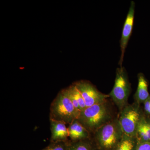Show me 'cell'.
I'll use <instances>...</instances> for the list:
<instances>
[{"label":"cell","mask_w":150,"mask_h":150,"mask_svg":"<svg viewBox=\"0 0 150 150\" xmlns=\"http://www.w3.org/2000/svg\"><path fill=\"white\" fill-rule=\"evenodd\" d=\"M113 119L111 109L107 101L86 108L81 111L77 120L93 135Z\"/></svg>","instance_id":"obj_1"},{"label":"cell","mask_w":150,"mask_h":150,"mask_svg":"<svg viewBox=\"0 0 150 150\" xmlns=\"http://www.w3.org/2000/svg\"><path fill=\"white\" fill-rule=\"evenodd\" d=\"M123 134L118 118H115L97 130L91 138L98 150H113Z\"/></svg>","instance_id":"obj_2"},{"label":"cell","mask_w":150,"mask_h":150,"mask_svg":"<svg viewBox=\"0 0 150 150\" xmlns=\"http://www.w3.org/2000/svg\"><path fill=\"white\" fill-rule=\"evenodd\" d=\"M80 112L62 89L51 103L49 119L69 125L78 119Z\"/></svg>","instance_id":"obj_3"},{"label":"cell","mask_w":150,"mask_h":150,"mask_svg":"<svg viewBox=\"0 0 150 150\" xmlns=\"http://www.w3.org/2000/svg\"><path fill=\"white\" fill-rule=\"evenodd\" d=\"M131 89L126 69L123 67L118 68L114 86L109 96L120 111L128 104Z\"/></svg>","instance_id":"obj_4"},{"label":"cell","mask_w":150,"mask_h":150,"mask_svg":"<svg viewBox=\"0 0 150 150\" xmlns=\"http://www.w3.org/2000/svg\"><path fill=\"white\" fill-rule=\"evenodd\" d=\"M120 111L118 119L123 134L135 137L137 126L143 114L140 104L136 102L128 104Z\"/></svg>","instance_id":"obj_5"},{"label":"cell","mask_w":150,"mask_h":150,"mask_svg":"<svg viewBox=\"0 0 150 150\" xmlns=\"http://www.w3.org/2000/svg\"><path fill=\"white\" fill-rule=\"evenodd\" d=\"M74 83L83 98L86 107L106 102L110 97L98 90L88 81H78Z\"/></svg>","instance_id":"obj_6"},{"label":"cell","mask_w":150,"mask_h":150,"mask_svg":"<svg viewBox=\"0 0 150 150\" xmlns=\"http://www.w3.org/2000/svg\"><path fill=\"white\" fill-rule=\"evenodd\" d=\"M135 8V3L133 1H132L131 3V5H130V7L129 8L126 20L124 23V25H123L122 35H121V41H120V46H121V58L119 63L120 67H122V65L124 54H125L127 44L131 37L132 30H133Z\"/></svg>","instance_id":"obj_7"},{"label":"cell","mask_w":150,"mask_h":150,"mask_svg":"<svg viewBox=\"0 0 150 150\" xmlns=\"http://www.w3.org/2000/svg\"><path fill=\"white\" fill-rule=\"evenodd\" d=\"M51 137L50 142H68L69 140L67 124L50 120Z\"/></svg>","instance_id":"obj_8"},{"label":"cell","mask_w":150,"mask_h":150,"mask_svg":"<svg viewBox=\"0 0 150 150\" xmlns=\"http://www.w3.org/2000/svg\"><path fill=\"white\" fill-rule=\"evenodd\" d=\"M69 137L71 142H77L91 138L92 135L76 119L68 127Z\"/></svg>","instance_id":"obj_9"},{"label":"cell","mask_w":150,"mask_h":150,"mask_svg":"<svg viewBox=\"0 0 150 150\" xmlns=\"http://www.w3.org/2000/svg\"><path fill=\"white\" fill-rule=\"evenodd\" d=\"M135 137L137 143L150 142V118L144 113L137 126Z\"/></svg>","instance_id":"obj_10"},{"label":"cell","mask_w":150,"mask_h":150,"mask_svg":"<svg viewBox=\"0 0 150 150\" xmlns=\"http://www.w3.org/2000/svg\"><path fill=\"white\" fill-rule=\"evenodd\" d=\"M63 90L77 110L81 112L85 109L84 100L74 83Z\"/></svg>","instance_id":"obj_11"},{"label":"cell","mask_w":150,"mask_h":150,"mask_svg":"<svg viewBox=\"0 0 150 150\" xmlns=\"http://www.w3.org/2000/svg\"><path fill=\"white\" fill-rule=\"evenodd\" d=\"M138 83L137 90L134 95L135 102L141 104L144 103L149 97L148 91V83L144 76L142 73L138 74Z\"/></svg>","instance_id":"obj_12"},{"label":"cell","mask_w":150,"mask_h":150,"mask_svg":"<svg viewBox=\"0 0 150 150\" xmlns=\"http://www.w3.org/2000/svg\"><path fill=\"white\" fill-rule=\"evenodd\" d=\"M97 148L92 138L87 139L71 142L69 140L67 150H96Z\"/></svg>","instance_id":"obj_13"},{"label":"cell","mask_w":150,"mask_h":150,"mask_svg":"<svg viewBox=\"0 0 150 150\" xmlns=\"http://www.w3.org/2000/svg\"><path fill=\"white\" fill-rule=\"evenodd\" d=\"M137 143L136 137L123 134L122 139L113 150H135Z\"/></svg>","instance_id":"obj_14"},{"label":"cell","mask_w":150,"mask_h":150,"mask_svg":"<svg viewBox=\"0 0 150 150\" xmlns=\"http://www.w3.org/2000/svg\"><path fill=\"white\" fill-rule=\"evenodd\" d=\"M69 142V140L66 142H50L47 147L41 150H67Z\"/></svg>","instance_id":"obj_15"},{"label":"cell","mask_w":150,"mask_h":150,"mask_svg":"<svg viewBox=\"0 0 150 150\" xmlns=\"http://www.w3.org/2000/svg\"><path fill=\"white\" fill-rule=\"evenodd\" d=\"M135 150H150V142L137 143Z\"/></svg>","instance_id":"obj_16"},{"label":"cell","mask_w":150,"mask_h":150,"mask_svg":"<svg viewBox=\"0 0 150 150\" xmlns=\"http://www.w3.org/2000/svg\"><path fill=\"white\" fill-rule=\"evenodd\" d=\"M143 104L145 112L147 115H150V96Z\"/></svg>","instance_id":"obj_17"},{"label":"cell","mask_w":150,"mask_h":150,"mask_svg":"<svg viewBox=\"0 0 150 150\" xmlns=\"http://www.w3.org/2000/svg\"><path fill=\"white\" fill-rule=\"evenodd\" d=\"M96 150H98L97 149H96Z\"/></svg>","instance_id":"obj_18"}]
</instances>
